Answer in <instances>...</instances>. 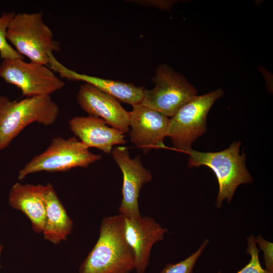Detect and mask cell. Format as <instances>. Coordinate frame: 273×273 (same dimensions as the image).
<instances>
[{
    "mask_svg": "<svg viewBox=\"0 0 273 273\" xmlns=\"http://www.w3.org/2000/svg\"><path fill=\"white\" fill-rule=\"evenodd\" d=\"M134 269V253L124 235V216L119 213L104 217L98 240L79 273H129Z\"/></svg>",
    "mask_w": 273,
    "mask_h": 273,
    "instance_id": "1",
    "label": "cell"
},
{
    "mask_svg": "<svg viewBox=\"0 0 273 273\" xmlns=\"http://www.w3.org/2000/svg\"><path fill=\"white\" fill-rule=\"evenodd\" d=\"M60 112L51 96L11 101L0 95V151L7 148L28 125L37 122L53 124Z\"/></svg>",
    "mask_w": 273,
    "mask_h": 273,
    "instance_id": "2",
    "label": "cell"
},
{
    "mask_svg": "<svg viewBox=\"0 0 273 273\" xmlns=\"http://www.w3.org/2000/svg\"><path fill=\"white\" fill-rule=\"evenodd\" d=\"M240 142H234L227 149L217 152H202L190 150L188 165L190 167L206 166L215 173L219 186L216 206L221 207L226 199L230 203L237 187L251 183L252 177L248 171L244 153L240 154Z\"/></svg>",
    "mask_w": 273,
    "mask_h": 273,
    "instance_id": "3",
    "label": "cell"
},
{
    "mask_svg": "<svg viewBox=\"0 0 273 273\" xmlns=\"http://www.w3.org/2000/svg\"><path fill=\"white\" fill-rule=\"evenodd\" d=\"M7 38L20 55L30 62L47 66L50 55L60 50L41 12L16 14L9 24Z\"/></svg>",
    "mask_w": 273,
    "mask_h": 273,
    "instance_id": "4",
    "label": "cell"
},
{
    "mask_svg": "<svg viewBox=\"0 0 273 273\" xmlns=\"http://www.w3.org/2000/svg\"><path fill=\"white\" fill-rule=\"evenodd\" d=\"M101 158V155L92 153L75 136L68 139L56 137L44 152L33 157L19 170L18 179L21 181L28 174L40 171L63 172L76 167L87 168Z\"/></svg>",
    "mask_w": 273,
    "mask_h": 273,
    "instance_id": "5",
    "label": "cell"
},
{
    "mask_svg": "<svg viewBox=\"0 0 273 273\" xmlns=\"http://www.w3.org/2000/svg\"><path fill=\"white\" fill-rule=\"evenodd\" d=\"M223 95L221 88L196 95L184 105L170 118L166 136L174 148L187 153L207 130V116L214 102Z\"/></svg>",
    "mask_w": 273,
    "mask_h": 273,
    "instance_id": "6",
    "label": "cell"
},
{
    "mask_svg": "<svg viewBox=\"0 0 273 273\" xmlns=\"http://www.w3.org/2000/svg\"><path fill=\"white\" fill-rule=\"evenodd\" d=\"M155 87L145 88L140 104L167 117H172L186 103L197 95V91L185 76L167 64L160 65L152 78Z\"/></svg>",
    "mask_w": 273,
    "mask_h": 273,
    "instance_id": "7",
    "label": "cell"
},
{
    "mask_svg": "<svg viewBox=\"0 0 273 273\" xmlns=\"http://www.w3.org/2000/svg\"><path fill=\"white\" fill-rule=\"evenodd\" d=\"M0 77L20 89L26 98L51 96L65 84L47 65L27 62L22 59L3 60Z\"/></svg>",
    "mask_w": 273,
    "mask_h": 273,
    "instance_id": "8",
    "label": "cell"
},
{
    "mask_svg": "<svg viewBox=\"0 0 273 273\" xmlns=\"http://www.w3.org/2000/svg\"><path fill=\"white\" fill-rule=\"evenodd\" d=\"M111 153L123 174L119 212L126 218H139L142 216L138 204L140 193L143 185L152 180V173L143 166L139 156L130 157L126 147H114Z\"/></svg>",
    "mask_w": 273,
    "mask_h": 273,
    "instance_id": "9",
    "label": "cell"
},
{
    "mask_svg": "<svg viewBox=\"0 0 273 273\" xmlns=\"http://www.w3.org/2000/svg\"><path fill=\"white\" fill-rule=\"evenodd\" d=\"M129 112L130 140L144 153L151 150L165 148L169 118L162 113L141 104L132 106Z\"/></svg>",
    "mask_w": 273,
    "mask_h": 273,
    "instance_id": "10",
    "label": "cell"
},
{
    "mask_svg": "<svg viewBox=\"0 0 273 273\" xmlns=\"http://www.w3.org/2000/svg\"><path fill=\"white\" fill-rule=\"evenodd\" d=\"M76 101L88 115L103 119L108 125L124 133L130 131L129 112L114 97L84 83L79 87Z\"/></svg>",
    "mask_w": 273,
    "mask_h": 273,
    "instance_id": "11",
    "label": "cell"
},
{
    "mask_svg": "<svg viewBox=\"0 0 273 273\" xmlns=\"http://www.w3.org/2000/svg\"><path fill=\"white\" fill-rule=\"evenodd\" d=\"M168 232L150 216L124 217V235L135 258L137 273H145L149 265L151 249L155 243L164 239Z\"/></svg>",
    "mask_w": 273,
    "mask_h": 273,
    "instance_id": "12",
    "label": "cell"
},
{
    "mask_svg": "<svg viewBox=\"0 0 273 273\" xmlns=\"http://www.w3.org/2000/svg\"><path fill=\"white\" fill-rule=\"evenodd\" d=\"M68 125L74 134L88 148L94 147L110 154L114 146L126 143L124 133L97 117L75 116L69 120Z\"/></svg>",
    "mask_w": 273,
    "mask_h": 273,
    "instance_id": "13",
    "label": "cell"
},
{
    "mask_svg": "<svg viewBox=\"0 0 273 273\" xmlns=\"http://www.w3.org/2000/svg\"><path fill=\"white\" fill-rule=\"evenodd\" d=\"M49 65L53 71L59 73L62 78L84 81L85 83L93 85L117 100L132 106L140 104L143 98L144 90L145 89L143 86H136L132 83L123 82L79 73L67 68L59 62L53 54L50 55Z\"/></svg>",
    "mask_w": 273,
    "mask_h": 273,
    "instance_id": "14",
    "label": "cell"
},
{
    "mask_svg": "<svg viewBox=\"0 0 273 273\" xmlns=\"http://www.w3.org/2000/svg\"><path fill=\"white\" fill-rule=\"evenodd\" d=\"M47 190V185L16 183L8 195L9 205L25 214L31 221L33 230L38 234L42 233L44 225Z\"/></svg>",
    "mask_w": 273,
    "mask_h": 273,
    "instance_id": "15",
    "label": "cell"
},
{
    "mask_svg": "<svg viewBox=\"0 0 273 273\" xmlns=\"http://www.w3.org/2000/svg\"><path fill=\"white\" fill-rule=\"evenodd\" d=\"M46 216L42 231L44 239L57 244L65 241L73 229V220L68 216L52 185L47 184Z\"/></svg>",
    "mask_w": 273,
    "mask_h": 273,
    "instance_id": "16",
    "label": "cell"
},
{
    "mask_svg": "<svg viewBox=\"0 0 273 273\" xmlns=\"http://www.w3.org/2000/svg\"><path fill=\"white\" fill-rule=\"evenodd\" d=\"M15 14L14 12H5L0 16V57L3 60L24 59L23 56L8 43L7 38L9 24Z\"/></svg>",
    "mask_w": 273,
    "mask_h": 273,
    "instance_id": "17",
    "label": "cell"
},
{
    "mask_svg": "<svg viewBox=\"0 0 273 273\" xmlns=\"http://www.w3.org/2000/svg\"><path fill=\"white\" fill-rule=\"evenodd\" d=\"M209 242L206 239L199 249L184 260L175 263H168L159 273H193L195 264Z\"/></svg>",
    "mask_w": 273,
    "mask_h": 273,
    "instance_id": "18",
    "label": "cell"
},
{
    "mask_svg": "<svg viewBox=\"0 0 273 273\" xmlns=\"http://www.w3.org/2000/svg\"><path fill=\"white\" fill-rule=\"evenodd\" d=\"M248 247L247 252L250 255L247 264L236 273H273L262 268L259 259V250L257 247L255 238L251 235L247 239ZM217 273H221L219 271Z\"/></svg>",
    "mask_w": 273,
    "mask_h": 273,
    "instance_id": "19",
    "label": "cell"
},
{
    "mask_svg": "<svg viewBox=\"0 0 273 273\" xmlns=\"http://www.w3.org/2000/svg\"><path fill=\"white\" fill-rule=\"evenodd\" d=\"M255 240L263 252L265 269L273 272V243L265 240L260 235L257 236Z\"/></svg>",
    "mask_w": 273,
    "mask_h": 273,
    "instance_id": "20",
    "label": "cell"
},
{
    "mask_svg": "<svg viewBox=\"0 0 273 273\" xmlns=\"http://www.w3.org/2000/svg\"><path fill=\"white\" fill-rule=\"evenodd\" d=\"M132 2L143 6L155 7L161 9H168L173 4V1H166L141 0L133 1Z\"/></svg>",
    "mask_w": 273,
    "mask_h": 273,
    "instance_id": "21",
    "label": "cell"
},
{
    "mask_svg": "<svg viewBox=\"0 0 273 273\" xmlns=\"http://www.w3.org/2000/svg\"><path fill=\"white\" fill-rule=\"evenodd\" d=\"M3 248H4L3 245L2 244H0V259H1V256L2 252L3 251ZM1 267V265H0V267Z\"/></svg>",
    "mask_w": 273,
    "mask_h": 273,
    "instance_id": "22",
    "label": "cell"
}]
</instances>
